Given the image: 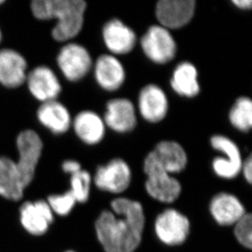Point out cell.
<instances>
[{"label":"cell","mask_w":252,"mask_h":252,"mask_svg":"<svg viewBox=\"0 0 252 252\" xmlns=\"http://www.w3.org/2000/svg\"><path fill=\"white\" fill-rule=\"evenodd\" d=\"M112 211H104L95 221L98 240L105 252H134L140 246L145 228L142 205L135 200L118 197Z\"/></svg>","instance_id":"6da1fadb"},{"label":"cell","mask_w":252,"mask_h":252,"mask_svg":"<svg viewBox=\"0 0 252 252\" xmlns=\"http://www.w3.org/2000/svg\"><path fill=\"white\" fill-rule=\"evenodd\" d=\"M31 7L37 19L58 20L52 31L57 42L70 40L83 29L87 8L83 0H34Z\"/></svg>","instance_id":"7a4b0ae2"},{"label":"cell","mask_w":252,"mask_h":252,"mask_svg":"<svg viewBox=\"0 0 252 252\" xmlns=\"http://www.w3.org/2000/svg\"><path fill=\"white\" fill-rule=\"evenodd\" d=\"M187 163V154L181 144L162 140L145 158L144 171L146 176L155 172H165L171 176L184 171Z\"/></svg>","instance_id":"3957f363"},{"label":"cell","mask_w":252,"mask_h":252,"mask_svg":"<svg viewBox=\"0 0 252 252\" xmlns=\"http://www.w3.org/2000/svg\"><path fill=\"white\" fill-rule=\"evenodd\" d=\"M140 45L145 55L154 63L166 64L176 57V40L167 29L155 25L148 29L140 39Z\"/></svg>","instance_id":"277c9868"},{"label":"cell","mask_w":252,"mask_h":252,"mask_svg":"<svg viewBox=\"0 0 252 252\" xmlns=\"http://www.w3.org/2000/svg\"><path fill=\"white\" fill-rule=\"evenodd\" d=\"M17 146L19 158L16 163L22 183L27 189L35 176L36 167L43 151V141L35 131L26 130L17 136Z\"/></svg>","instance_id":"5b68a950"},{"label":"cell","mask_w":252,"mask_h":252,"mask_svg":"<svg viewBox=\"0 0 252 252\" xmlns=\"http://www.w3.org/2000/svg\"><path fill=\"white\" fill-rule=\"evenodd\" d=\"M64 78L70 82H78L84 79L93 67V58L84 46L70 43L60 51L57 58Z\"/></svg>","instance_id":"8992f818"},{"label":"cell","mask_w":252,"mask_h":252,"mask_svg":"<svg viewBox=\"0 0 252 252\" xmlns=\"http://www.w3.org/2000/svg\"><path fill=\"white\" fill-rule=\"evenodd\" d=\"M155 229L158 238L165 245L178 246L188 238L190 223L185 215L169 208L158 216Z\"/></svg>","instance_id":"52a82bcc"},{"label":"cell","mask_w":252,"mask_h":252,"mask_svg":"<svg viewBox=\"0 0 252 252\" xmlns=\"http://www.w3.org/2000/svg\"><path fill=\"white\" fill-rule=\"evenodd\" d=\"M212 148L223 153L224 158H216L212 162V168L220 178H235L241 172L243 158L236 143L223 135H215L211 138Z\"/></svg>","instance_id":"ba28073f"},{"label":"cell","mask_w":252,"mask_h":252,"mask_svg":"<svg viewBox=\"0 0 252 252\" xmlns=\"http://www.w3.org/2000/svg\"><path fill=\"white\" fill-rule=\"evenodd\" d=\"M131 181L129 165L121 158H114L98 167L94 183L99 189L111 193H121L127 189Z\"/></svg>","instance_id":"9c48e42d"},{"label":"cell","mask_w":252,"mask_h":252,"mask_svg":"<svg viewBox=\"0 0 252 252\" xmlns=\"http://www.w3.org/2000/svg\"><path fill=\"white\" fill-rule=\"evenodd\" d=\"M195 9L194 0H161L156 5L155 14L160 26L170 31L188 25Z\"/></svg>","instance_id":"30bf717a"},{"label":"cell","mask_w":252,"mask_h":252,"mask_svg":"<svg viewBox=\"0 0 252 252\" xmlns=\"http://www.w3.org/2000/svg\"><path fill=\"white\" fill-rule=\"evenodd\" d=\"M54 214L47 201L26 202L20 207V222L31 235H44L53 224Z\"/></svg>","instance_id":"8fae6325"},{"label":"cell","mask_w":252,"mask_h":252,"mask_svg":"<svg viewBox=\"0 0 252 252\" xmlns=\"http://www.w3.org/2000/svg\"><path fill=\"white\" fill-rule=\"evenodd\" d=\"M167 95L156 84H148L140 90L138 95V110L145 121L156 124L165 119L168 113Z\"/></svg>","instance_id":"7c38bea8"},{"label":"cell","mask_w":252,"mask_h":252,"mask_svg":"<svg viewBox=\"0 0 252 252\" xmlns=\"http://www.w3.org/2000/svg\"><path fill=\"white\" fill-rule=\"evenodd\" d=\"M26 82L30 93L41 102L57 100L62 92V86L53 69L41 65L27 74Z\"/></svg>","instance_id":"4fadbf2b"},{"label":"cell","mask_w":252,"mask_h":252,"mask_svg":"<svg viewBox=\"0 0 252 252\" xmlns=\"http://www.w3.org/2000/svg\"><path fill=\"white\" fill-rule=\"evenodd\" d=\"M103 120L115 132L127 133L137 124L136 108L126 98H115L107 103Z\"/></svg>","instance_id":"5bb4252c"},{"label":"cell","mask_w":252,"mask_h":252,"mask_svg":"<svg viewBox=\"0 0 252 252\" xmlns=\"http://www.w3.org/2000/svg\"><path fill=\"white\" fill-rule=\"evenodd\" d=\"M103 41L111 55L131 53L136 44V34L132 29L119 19H112L103 27Z\"/></svg>","instance_id":"9a60e30c"},{"label":"cell","mask_w":252,"mask_h":252,"mask_svg":"<svg viewBox=\"0 0 252 252\" xmlns=\"http://www.w3.org/2000/svg\"><path fill=\"white\" fill-rule=\"evenodd\" d=\"M95 81L107 92H115L124 85L126 71L115 56L105 54L98 57L94 65Z\"/></svg>","instance_id":"2e32d148"},{"label":"cell","mask_w":252,"mask_h":252,"mask_svg":"<svg viewBox=\"0 0 252 252\" xmlns=\"http://www.w3.org/2000/svg\"><path fill=\"white\" fill-rule=\"evenodd\" d=\"M27 61L12 49L0 50V84L9 88H18L27 79Z\"/></svg>","instance_id":"e0dca14e"},{"label":"cell","mask_w":252,"mask_h":252,"mask_svg":"<svg viewBox=\"0 0 252 252\" xmlns=\"http://www.w3.org/2000/svg\"><path fill=\"white\" fill-rule=\"evenodd\" d=\"M210 212L215 220L223 226L234 225L247 213L240 200L228 193H218L212 198Z\"/></svg>","instance_id":"ac0fdd59"},{"label":"cell","mask_w":252,"mask_h":252,"mask_svg":"<svg viewBox=\"0 0 252 252\" xmlns=\"http://www.w3.org/2000/svg\"><path fill=\"white\" fill-rule=\"evenodd\" d=\"M74 132L87 145H97L105 135V122L96 113L84 110L77 114L72 125Z\"/></svg>","instance_id":"d6986e66"},{"label":"cell","mask_w":252,"mask_h":252,"mask_svg":"<svg viewBox=\"0 0 252 252\" xmlns=\"http://www.w3.org/2000/svg\"><path fill=\"white\" fill-rule=\"evenodd\" d=\"M37 117L43 126L57 135L66 132L72 125L69 110L57 100L43 103L38 108Z\"/></svg>","instance_id":"ffe728a7"},{"label":"cell","mask_w":252,"mask_h":252,"mask_svg":"<svg viewBox=\"0 0 252 252\" xmlns=\"http://www.w3.org/2000/svg\"><path fill=\"white\" fill-rule=\"evenodd\" d=\"M145 189L154 199L171 203L181 195V185L177 179L169 174L155 172L147 175Z\"/></svg>","instance_id":"44dd1931"},{"label":"cell","mask_w":252,"mask_h":252,"mask_svg":"<svg viewBox=\"0 0 252 252\" xmlns=\"http://www.w3.org/2000/svg\"><path fill=\"white\" fill-rule=\"evenodd\" d=\"M26 189L17 163L7 157H0V196L12 202L20 201Z\"/></svg>","instance_id":"7402d4cb"},{"label":"cell","mask_w":252,"mask_h":252,"mask_svg":"<svg viewBox=\"0 0 252 252\" xmlns=\"http://www.w3.org/2000/svg\"><path fill=\"white\" fill-rule=\"evenodd\" d=\"M171 87L176 94L184 97L193 98L198 95L200 85L195 65L188 62L177 64L171 76Z\"/></svg>","instance_id":"603a6c76"},{"label":"cell","mask_w":252,"mask_h":252,"mask_svg":"<svg viewBox=\"0 0 252 252\" xmlns=\"http://www.w3.org/2000/svg\"><path fill=\"white\" fill-rule=\"evenodd\" d=\"M228 119L233 127L243 132H248L252 126V101L242 96L237 99L231 108Z\"/></svg>","instance_id":"cb8c5ba5"},{"label":"cell","mask_w":252,"mask_h":252,"mask_svg":"<svg viewBox=\"0 0 252 252\" xmlns=\"http://www.w3.org/2000/svg\"><path fill=\"white\" fill-rule=\"evenodd\" d=\"M92 177L88 171L81 170L72 175L70 178V190L76 202L84 203L90 195V186Z\"/></svg>","instance_id":"d4e9b609"},{"label":"cell","mask_w":252,"mask_h":252,"mask_svg":"<svg viewBox=\"0 0 252 252\" xmlns=\"http://www.w3.org/2000/svg\"><path fill=\"white\" fill-rule=\"evenodd\" d=\"M47 202L53 211V214L58 215L60 217H65L69 215L76 204V201L69 191L62 194L50 195L48 197Z\"/></svg>","instance_id":"484cf974"},{"label":"cell","mask_w":252,"mask_h":252,"mask_svg":"<svg viewBox=\"0 0 252 252\" xmlns=\"http://www.w3.org/2000/svg\"><path fill=\"white\" fill-rule=\"evenodd\" d=\"M234 235L238 243L244 248L251 249L252 247V216L246 213L235 224Z\"/></svg>","instance_id":"4316f807"},{"label":"cell","mask_w":252,"mask_h":252,"mask_svg":"<svg viewBox=\"0 0 252 252\" xmlns=\"http://www.w3.org/2000/svg\"><path fill=\"white\" fill-rule=\"evenodd\" d=\"M62 169L65 173L74 175V174L81 171V165L75 160H66L62 163Z\"/></svg>","instance_id":"83f0119b"},{"label":"cell","mask_w":252,"mask_h":252,"mask_svg":"<svg viewBox=\"0 0 252 252\" xmlns=\"http://www.w3.org/2000/svg\"><path fill=\"white\" fill-rule=\"evenodd\" d=\"M241 171L243 172V176L248 183L252 182V155H249L248 158L243 161Z\"/></svg>","instance_id":"f1b7e54d"},{"label":"cell","mask_w":252,"mask_h":252,"mask_svg":"<svg viewBox=\"0 0 252 252\" xmlns=\"http://www.w3.org/2000/svg\"><path fill=\"white\" fill-rule=\"evenodd\" d=\"M232 2L239 9L249 10L252 8V2L251 0H233Z\"/></svg>","instance_id":"f546056e"},{"label":"cell","mask_w":252,"mask_h":252,"mask_svg":"<svg viewBox=\"0 0 252 252\" xmlns=\"http://www.w3.org/2000/svg\"><path fill=\"white\" fill-rule=\"evenodd\" d=\"M1 39H2V33H1V31H0V42H1Z\"/></svg>","instance_id":"4dcf8cb0"},{"label":"cell","mask_w":252,"mask_h":252,"mask_svg":"<svg viewBox=\"0 0 252 252\" xmlns=\"http://www.w3.org/2000/svg\"><path fill=\"white\" fill-rule=\"evenodd\" d=\"M4 2V1L3 0H0V5L2 4Z\"/></svg>","instance_id":"1f68e13d"},{"label":"cell","mask_w":252,"mask_h":252,"mask_svg":"<svg viewBox=\"0 0 252 252\" xmlns=\"http://www.w3.org/2000/svg\"><path fill=\"white\" fill-rule=\"evenodd\" d=\"M72 252V251H68V252Z\"/></svg>","instance_id":"d6a6232c"}]
</instances>
